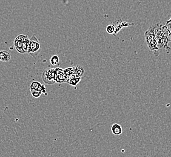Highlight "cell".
<instances>
[{"label": "cell", "instance_id": "cell-1", "mask_svg": "<svg viewBox=\"0 0 171 157\" xmlns=\"http://www.w3.org/2000/svg\"><path fill=\"white\" fill-rule=\"evenodd\" d=\"M154 33L158 42V48H164L167 51H171V48L168 46V43L170 41L168 28L158 24L154 26Z\"/></svg>", "mask_w": 171, "mask_h": 157}, {"label": "cell", "instance_id": "cell-2", "mask_svg": "<svg viewBox=\"0 0 171 157\" xmlns=\"http://www.w3.org/2000/svg\"><path fill=\"white\" fill-rule=\"evenodd\" d=\"M146 43L150 51H157L159 50L158 42L154 33V26H151L144 34Z\"/></svg>", "mask_w": 171, "mask_h": 157}, {"label": "cell", "instance_id": "cell-3", "mask_svg": "<svg viewBox=\"0 0 171 157\" xmlns=\"http://www.w3.org/2000/svg\"><path fill=\"white\" fill-rule=\"evenodd\" d=\"M29 39L27 35H18L14 41V46L16 51L20 53L27 52Z\"/></svg>", "mask_w": 171, "mask_h": 157}, {"label": "cell", "instance_id": "cell-4", "mask_svg": "<svg viewBox=\"0 0 171 157\" xmlns=\"http://www.w3.org/2000/svg\"><path fill=\"white\" fill-rule=\"evenodd\" d=\"M41 50V45L38 39L33 34L29 39V43L27 49V53L33 57L35 58L38 55Z\"/></svg>", "mask_w": 171, "mask_h": 157}, {"label": "cell", "instance_id": "cell-5", "mask_svg": "<svg viewBox=\"0 0 171 157\" xmlns=\"http://www.w3.org/2000/svg\"><path fill=\"white\" fill-rule=\"evenodd\" d=\"M30 90L32 96L35 98L40 97L42 94L47 95L45 86L38 82H33L30 86Z\"/></svg>", "mask_w": 171, "mask_h": 157}, {"label": "cell", "instance_id": "cell-6", "mask_svg": "<svg viewBox=\"0 0 171 157\" xmlns=\"http://www.w3.org/2000/svg\"><path fill=\"white\" fill-rule=\"evenodd\" d=\"M42 79L47 85H53L55 81V72L53 68H46L42 73Z\"/></svg>", "mask_w": 171, "mask_h": 157}, {"label": "cell", "instance_id": "cell-7", "mask_svg": "<svg viewBox=\"0 0 171 157\" xmlns=\"http://www.w3.org/2000/svg\"><path fill=\"white\" fill-rule=\"evenodd\" d=\"M55 81L58 84L66 82L67 76L64 73V70L61 68H56L55 69Z\"/></svg>", "mask_w": 171, "mask_h": 157}, {"label": "cell", "instance_id": "cell-8", "mask_svg": "<svg viewBox=\"0 0 171 157\" xmlns=\"http://www.w3.org/2000/svg\"><path fill=\"white\" fill-rule=\"evenodd\" d=\"M81 76L73 74L67 77L66 82L72 85H77V84H78L81 81Z\"/></svg>", "mask_w": 171, "mask_h": 157}, {"label": "cell", "instance_id": "cell-9", "mask_svg": "<svg viewBox=\"0 0 171 157\" xmlns=\"http://www.w3.org/2000/svg\"><path fill=\"white\" fill-rule=\"evenodd\" d=\"M11 55L9 52L6 50L0 51V61L4 62H7L10 61Z\"/></svg>", "mask_w": 171, "mask_h": 157}, {"label": "cell", "instance_id": "cell-10", "mask_svg": "<svg viewBox=\"0 0 171 157\" xmlns=\"http://www.w3.org/2000/svg\"><path fill=\"white\" fill-rule=\"evenodd\" d=\"M111 131L113 135H119L123 132L122 127L118 123H113L111 127Z\"/></svg>", "mask_w": 171, "mask_h": 157}, {"label": "cell", "instance_id": "cell-11", "mask_svg": "<svg viewBox=\"0 0 171 157\" xmlns=\"http://www.w3.org/2000/svg\"><path fill=\"white\" fill-rule=\"evenodd\" d=\"M83 73H84V70L81 67L77 65L73 67V74L74 75H77V76L81 77Z\"/></svg>", "mask_w": 171, "mask_h": 157}, {"label": "cell", "instance_id": "cell-12", "mask_svg": "<svg viewBox=\"0 0 171 157\" xmlns=\"http://www.w3.org/2000/svg\"><path fill=\"white\" fill-rule=\"evenodd\" d=\"M60 62V59L59 57L57 55H53L50 59V62L51 65L53 66L58 65Z\"/></svg>", "mask_w": 171, "mask_h": 157}, {"label": "cell", "instance_id": "cell-13", "mask_svg": "<svg viewBox=\"0 0 171 157\" xmlns=\"http://www.w3.org/2000/svg\"><path fill=\"white\" fill-rule=\"evenodd\" d=\"M106 31L109 34H114L115 32V26L113 24L108 25L106 27Z\"/></svg>", "mask_w": 171, "mask_h": 157}]
</instances>
